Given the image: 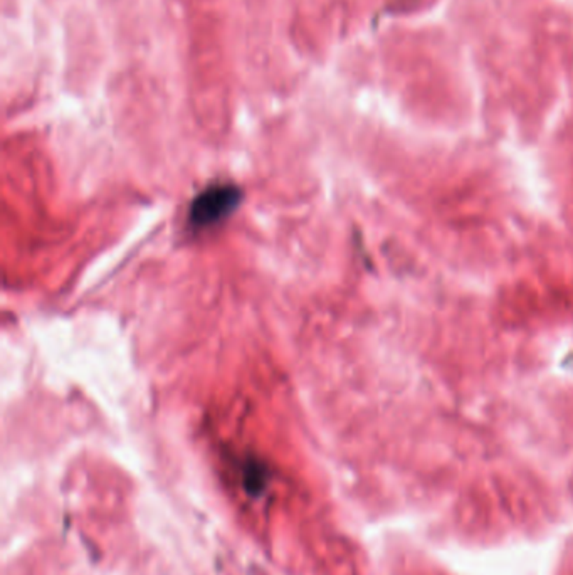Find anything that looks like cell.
<instances>
[{
    "instance_id": "7a4b0ae2",
    "label": "cell",
    "mask_w": 573,
    "mask_h": 575,
    "mask_svg": "<svg viewBox=\"0 0 573 575\" xmlns=\"http://www.w3.org/2000/svg\"><path fill=\"white\" fill-rule=\"evenodd\" d=\"M244 483L250 493H259L266 486V471L256 461H250L244 466Z\"/></svg>"
},
{
    "instance_id": "6da1fadb",
    "label": "cell",
    "mask_w": 573,
    "mask_h": 575,
    "mask_svg": "<svg viewBox=\"0 0 573 575\" xmlns=\"http://www.w3.org/2000/svg\"><path fill=\"white\" fill-rule=\"evenodd\" d=\"M241 200L239 188L234 186H212L195 197L188 212L192 226L202 229L214 226L215 222L227 217L237 207Z\"/></svg>"
}]
</instances>
